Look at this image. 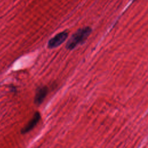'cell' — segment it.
Returning <instances> with one entry per match:
<instances>
[{"instance_id": "6da1fadb", "label": "cell", "mask_w": 148, "mask_h": 148, "mask_svg": "<svg viewBox=\"0 0 148 148\" xmlns=\"http://www.w3.org/2000/svg\"><path fill=\"white\" fill-rule=\"evenodd\" d=\"M91 28L90 27H86L79 29L74 33L66 44V48L68 50H72L78 45L83 43L90 35Z\"/></svg>"}, {"instance_id": "7a4b0ae2", "label": "cell", "mask_w": 148, "mask_h": 148, "mask_svg": "<svg viewBox=\"0 0 148 148\" xmlns=\"http://www.w3.org/2000/svg\"><path fill=\"white\" fill-rule=\"evenodd\" d=\"M68 32L64 31L56 35L53 38L50 39L47 44V47L49 49L56 48L61 45L67 39Z\"/></svg>"}, {"instance_id": "3957f363", "label": "cell", "mask_w": 148, "mask_h": 148, "mask_svg": "<svg viewBox=\"0 0 148 148\" xmlns=\"http://www.w3.org/2000/svg\"><path fill=\"white\" fill-rule=\"evenodd\" d=\"M40 119V114L39 112H36L32 117V118L29 121V122L21 130L22 134L31 131L37 124Z\"/></svg>"}, {"instance_id": "277c9868", "label": "cell", "mask_w": 148, "mask_h": 148, "mask_svg": "<svg viewBox=\"0 0 148 148\" xmlns=\"http://www.w3.org/2000/svg\"><path fill=\"white\" fill-rule=\"evenodd\" d=\"M48 92V88L46 86H41L36 89L34 98V103L36 105H40L45 99Z\"/></svg>"}]
</instances>
